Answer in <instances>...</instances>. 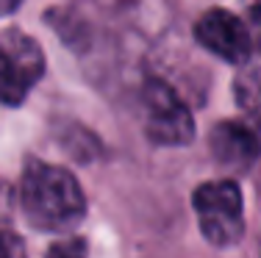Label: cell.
Returning a JSON list of instances; mask_svg holds the SVG:
<instances>
[{"label":"cell","mask_w":261,"mask_h":258,"mask_svg":"<svg viewBox=\"0 0 261 258\" xmlns=\"http://www.w3.org/2000/svg\"><path fill=\"white\" fill-rule=\"evenodd\" d=\"M20 206L36 231L50 233L72 231L86 214V197L75 175L47 161H28L20 183Z\"/></svg>","instance_id":"1"},{"label":"cell","mask_w":261,"mask_h":258,"mask_svg":"<svg viewBox=\"0 0 261 258\" xmlns=\"http://www.w3.org/2000/svg\"><path fill=\"white\" fill-rule=\"evenodd\" d=\"M200 233L214 247H231L245 233V203L231 178L206 181L192 194Z\"/></svg>","instance_id":"2"},{"label":"cell","mask_w":261,"mask_h":258,"mask_svg":"<svg viewBox=\"0 0 261 258\" xmlns=\"http://www.w3.org/2000/svg\"><path fill=\"white\" fill-rule=\"evenodd\" d=\"M142 120L145 136L161 147L189 145L195 136V120L189 106L167 81L147 78L142 83Z\"/></svg>","instance_id":"3"},{"label":"cell","mask_w":261,"mask_h":258,"mask_svg":"<svg viewBox=\"0 0 261 258\" xmlns=\"http://www.w3.org/2000/svg\"><path fill=\"white\" fill-rule=\"evenodd\" d=\"M45 75V53L22 31L0 34V103L22 106L36 81Z\"/></svg>","instance_id":"4"},{"label":"cell","mask_w":261,"mask_h":258,"mask_svg":"<svg viewBox=\"0 0 261 258\" xmlns=\"http://www.w3.org/2000/svg\"><path fill=\"white\" fill-rule=\"evenodd\" d=\"M195 39L197 45H203L208 53L220 56L228 64H245L256 50L250 25L228 9H208L195 22Z\"/></svg>","instance_id":"5"},{"label":"cell","mask_w":261,"mask_h":258,"mask_svg":"<svg viewBox=\"0 0 261 258\" xmlns=\"http://www.w3.org/2000/svg\"><path fill=\"white\" fill-rule=\"evenodd\" d=\"M208 150L220 167L231 172H247L261 156V139L256 128L239 120L217 122L208 133Z\"/></svg>","instance_id":"6"},{"label":"cell","mask_w":261,"mask_h":258,"mask_svg":"<svg viewBox=\"0 0 261 258\" xmlns=\"http://www.w3.org/2000/svg\"><path fill=\"white\" fill-rule=\"evenodd\" d=\"M233 95L239 108L253 120H261V70H247L236 78Z\"/></svg>","instance_id":"7"},{"label":"cell","mask_w":261,"mask_h":258,"mask_svg":"<svg viewBox=\"0 0 261 258\" xmlns=\"http://www.w3.org/2000/svg\"><path fill=\"white\" fill-rule=\"evenodd\" d=\"M25 253V244L17 233L0 228V258H11V255H22Z\"/></svg>","instance_id":"8"},{"label":"cell","mask_w":261,"mask_h":258,"mask_svg":"<svg viewBox=\"0 0 261 258\" xmlns=\"http://www.w3.org/2000/svg\"><path fill=\"white\" fill-rule=\"evenodd\" d=\"M247 25H250V34H253V45L261 50V0H253L247 6Z\"/></svg>","instance_id":"9"},{"label":"cell","mask_w":261,"mask_h":258,"mask_svg":"<svg viewBox=\"0 0 261 258\" xmlns=\"http://www.w3.org/2000/svg\"><path fill=\"white\" fill-rule=\"evenodd\" d=\"M25 3V0H0V17H9V14H14L20 6Z\"/></svg>","instance_id":"10"}]
</instances>
